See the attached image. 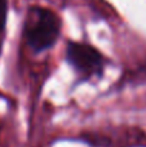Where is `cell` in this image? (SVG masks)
Returning <instances> with one entry per match:
<instances>
[{"label":"cell","instance_id":"4","mask_svg":"<svg viewBox=\"0 0 146 147\" xmlns=\"http://www.w3.org/2000/svg\"><path fill=\"white\" fill-rule=\"evenodd\" d=\"M139 75L141 76L142 80H146V65H145L144 67H142V69L139 70Z\"/></svg>","mask_w":146,"mask_h":147},{"label":"cell","instance_id":"1","mask_svg":"<svg viewBox=\"0 0 146 147\" xmlns=\"http://www.w3.org/2000/svg\"><path fill=\"white\" fill-rule=\"evenodd\" d=\"M61 30V20L47 8L34 7L28 10L25 23V36L34 52L47 51L56 44Z\"/></svg>","mask_w":146,"mask_h":147},{"label":"cell","instance_id":"3","mask_svg":"<svg viewBox=\"0 0 146 147\" xmlns=\"http://www.w3.org/2000/svg\"><path fill=\"white\" fill-rule=\"evenodd\" d=\"M7 0H0V49L3 47V38L5 32V23H7Z\"/></svg>","mask_w":146,"mask_h":147},{"label":"cell","instance_id":"2","mask_svg":"<svg viewBox=\"0 0 146 147\" xmlns=\"http://www.w3.org/2000/svg\"><path fill=\"white\" fill-rule=\"evenodd\" d=\"M66 61L82 76L83 80H88L92 76H101L106 65V58L96 48L74 41L67 44Z\"/></svg>","mask_w":146,"mask_h":147}]
</instances>
